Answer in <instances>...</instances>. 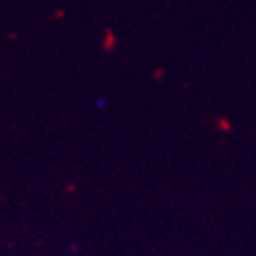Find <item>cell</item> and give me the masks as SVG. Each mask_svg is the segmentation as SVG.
Segmentation results:
<instances>
[{
	"mask_svg": "<svg viewBox=\"0 0 256 256\" xmlns=\"http://www.w3.org/2000/svg\"><path fill=\"white\" fill-rule=\"evenodd\" d=\"M95 106L98 108V110H104V108L108 106V102H106V98H102V97H98L97 100H95Z\"/></svg>",
	"mask_w": 256,
	"mask_h": 256,
	"instance_id": "obj_1",
	"label": "cell"
}]
</instances>
